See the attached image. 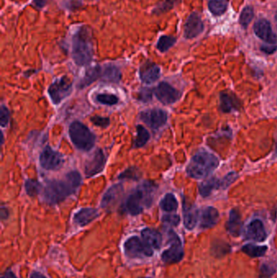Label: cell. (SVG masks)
Here are the masks:
<instances>
[{
  "label": "cell",
  "mask_w": 277,
  "mask_h": 278,
  "mask_svg": "<svg viewBox=\"0 0 277 278\" xmlns=\"http://www.w3.org/2000/svg\"><path fill=\"white\" fill-rule=\"evenodd\" d=\"M81 183V177L76 171L70 172L64 181H51L43 192L44 199L49 204H55L76 191Z\"/></svg>",
  "instance_id": "1"
},
{
  "label": "cell",
  "mask_w": 277,
  "mask_h": 278,
  "mask_svg": "<svg viewBox=\"0 0 277 278\" xmlns=\"http://www.w3.org/2000/svg\"><path fill=\"white\" fill-rule=\"evenodd\" d=\"M219 165L220 161L215 155L202 149L191 159L187 166V174L195 179H204L212 174Z\"/></svg>",
  "instance_id": "2"
},
{
  "label": "cell",
  "mask_w": 277,
  "mask_h": 278,
  "mask_svg": "<svg viewBox=\"0 0 277 278\" xmlns=\"http://www.w3.org/2000/svg\"><path fill=\"white\" fill-rule=\"evenodd\" d=\"M92 34L89 28H80L72 38V56L77 65H86L93 59Z\"/></svg>",
  "instance_id": "3"
},
{
  "label": "cell",
  "mask_w": 277,
  "mask_h": 278,
  "mask_svg": "<svg viewBox=\"0 0 277 278\" xmlns=\"http://www.w3.org/2000/svg\"><path fill=\"white\" fill-rule=\"evenodd\" d=\"M152 185L149 182L142 184L133 194L129 195L126 202V208L131 215H138L145 206H150L152 202Z\"/></svg>",
  "instance_id": "4"
},
{
  "label": "cell",
  "mask_w": 277,
  "mask_h": 278,
  "mask_svg": "<svg viewBox=\"0 0 277 278\" xmlns=\"http://www.w3.org/2000/svg\"><path fill=\"white\" fill-rule=\"evenodd\" d=\"M70 137L78 149L89 151L96 144V136L85 124L75 121L69 127Z\"/></svg>",
  "instance_id": "5"
},
{
  "label": "cell",
  "mask_w": 277,
  "mask_h": 278,
  "mask_svg": "<svg viewBox=\"0 0 277 278\" xmlns=\"http://www.w3.org/2000/svg\"><path fill=\"white\" fill-rule=\"evenodd\" d=\"M237 173L234 172L229 173L224 177V179L220 180L216 177H212L210 179L203 181L199 186V194L203 198H207L211 195L212 192L216 190H224L229 187L231 184H233L237 179Z\"/></svg>",
  "instance_id": "6"
},
{
  "label": "cell",
  "mask_w": 277,
  "mask_h": 278,
  "mask_svg": "<svg viewBox=\"0 0 277 278\" xmlns=\"http://www.w3.org/2000/svg\"><path fill=\"white\" fill-rule=\"evenodd\" d=\"M168 243L169 248L166 250L162 255L163 262L167 263H177L184 256V251L181 247L180 238L173 231L168 232Z\"/></svg>",
  "instance_id": "7"
},
{
  "label": "cell",
  "mask_w": 277,
  "mask_h": 278,
  "mask_svg": "<svg viewBox=\"0 0 277 278\" xmlns=\"http://www.w3.org/2000/svg\"><path fill=\"white\" fill-rule=\"evenodd\" d=\"M125 255L129 258H142L143 256H151L153 249L149 247L144 242L140 240L138 237L129 238L124 245Z\"/></svg>",
  "instance_id": "8"
},
{
  "label": "cell",
  "mask_w": 277,
  "mask_h": 278,
  "mask_svg": "<svg viewBox=\"0 0 277 278\" xmlns=\"http://www.w3.org/2000/svg\"><path fill=\"white\" fill-rule=\"evenodd\" d=\"M72 83L68 77H63L49 87L48 93L55 104H59L63 99L68 97L72 91Z\"/></svg>",
  "instance_id": "9"
},
{
  "label": "cell",
  "mask_w": 277,
  "mask_h": 278,
  "mask_svg": "<svg viewBox=\"0 0 277 278\" xmlns=\"http://www.w3.org/2000/svg\"><path fill=\"white\" fill-rule=\"evenodd\" d=\"M155 95L163 104H172L180 99L181 94L167 83H159L155 90Z\"/></svg>",
  "instance_id": "10"
},
{
  "label": "cell",
  "mask_w": 277,
  "mask_h": 278,
  "mask_svg": "<svg viewBox=\"0 0 277 278\" xmlns=\"http://www.w3.org/2000/svg\"><path fill=\"white\" fill-rule=\"evenodd\" d=\"M141 119L150 128L159 129L167 122V115L163 110L150 109L142 112Z\"/></svg>",
  "instance_id": "11"
},
{
  "label": "cell",
  "mask_w": 277,
  "mask_h": 278,
  "mask_svg": "<svg viewBox=\"0 0 277 278\" xmlns=\"http://www.w3.org/2000/svg\"><path fill=\"white\" fill-rule=\"evenodd\" d=\"M64 162L63 157L59 152L47 147L40 156V164L43 169L47 170H56L62 166Z\"/></svg>",
  "instance_id": "12"
},
{
  "label": "cell",
  "mask_w": 277,
  "mask_h": 278,
  "mask_svg": "<svg viewBox=\"0 0 277 278\" xmlns=\"http://www.w3.org/2000/svg\"><path fill=\"white\" fill-rule=\"evenodd\" d=\"M254 33L258 38L269 44H275L277 36L271 29V24L267 20L259 19L254 26Z\"/></svg>",
  "instance_id": "13"
},
{
  "label": "cell",
  "mask_w": 277,
  "mask_h": 278,
  "mask_svg": "<svg viewBox=\"0 0 277 278\" xmlns=\"http://www.w3.org/2000/svg\"><path fill=\"white\" fill-rule=\"evenodd\" d=\"M106 159L101 150H97L85 165V173L87 177H93L104 170Z\"/></svg>",
  "instance_id": "14"
},
{
  "label": "cell",
  "mask_w": 277,
  "mask_h": 278,
  "mask_svg": "<svg viewBox=\"0 0 277 278\" xmlns=\"http://www.w3.org/2000/svg\"><path fill=\"white\" fill-rule=\"evenodd\" d=\"M204 26L201 17L197 13H191L184 24V37L187 39L195 38L201 34Z\"/></svg>",
  "instance_id": "15"
},
{
  "label": "cell",
  "mask_w": 277,
  "mask_h": 278,
  "mask_svg": "<svg viewBox=\"0 0 277 278\" xmlns=\"http://www.w3.org/2000/svg\"><path fill=\"white\" fill-rule=\"evenodd\" d=\"M266 234L263 224L260 220H254L250 222L245 230V238L255 242H263L266 240Z\"/></svg>",
  "instance_id": "16"
},
{
  "label": "cell",
  "mask_w": 277,
  "mask_h": 278,
  "mask_svg": "<svg viewBox=\"0 0 277 278\" xmlns=\"http://www.w3.org/2000/svg\"><path fill=\"white\" fill-rule=\"evenodd\" d=\"M220 213L218 210L213 206H207L202 212L200 226L203 229H209L214 227L218 222Z\"/></svg>",
  "instance_id": "17"
},
{
  "label": "cell",
  "mask_w": 277,
  "mask_h": 278,
  "mask_svg": "<svg viewBox=\"0 0 277 278\" xmlns=\"http://www.w3.org/2000/svg\"><path fill=\"white\" fill-rule=\"evenodd\" d=\"M160 77V68L154 63H148L140 70V78L143 83L151 84L155 83Z\"/></svg>",
  "instance_id": "18"
},
{
  "label": "cell",
  "mask_w": 277,
  "mask_h": 278,
  "mask_svg": "<svg viewBox=\"0 0 277 278\" xmlns=\"http://www.w3.org/2000/svg\"><path fill=\"white\" fill-rule=\"evenodd\" d=\"M220 108L223 112L229 113V112L237 111L240 108L239 101L236 96L229 94V93L222 92L220 95Z\"/></svg>",
  "instance_id": "19"
},
{
  "label": "cell",
  "mask_w": 277,
  "mask_h": 278,
  "mask_svg": "<svg viewBox=\"0 0 277 278\" xmlns=\"http://www.w3.org/2000/svg\"><path fill=\"white\" fill-rule=\"evenodd\" d=\"M184 224L187 230H192L197 225L199 220V211L194 205H189L184 202Z\"/></svg>",
  "instance_id": "20"
},
{
  "label": "cell",
  "mask_w": 277,
  "mask_h": 278,
  "mask_svg": "<svg viewBox=\"0 0 277 278\" xmlns=\"http://www.w3.org/2000/svg\"><path fill=\"white\" fill-rule=\"evenodd\" d=\"M241 215L239 212L233 209L229 214V221L227 223V230L233 237H238L241 234Z\"/></svg>",
  "instance_id": "21"
},
{
  "label": "cell",
  "mask_w": 277,
  "mask_h": 278,
  "mask_svg": "<svg viewBox=\"0 0 277 278\" xmlns=\"http://www.w3.org/2000/svg\"><path fill=\"white\" fill-rule=\"evenodd\" d=\"M142 237L143 242L149 247L152 249H159L162 243V237L159 232L152 229H145L142 230Z\"/></svg>",
  "instance_id": "22"
},
{
  "label": "cell",
  "mask_w": 277,
  "mask_h": 278,
  "mask_svg": "<svg viewBox=\"0 0 277 278\" xmlns=\"http://www.w3.org/2000/svg\"><path fill=\"white\" fill-rule=\"evenodd\" d=\"M99 217L96 209L83 208L74 216V222L80 226H87Z\"/></svg>",
  "instance_id": "23"
},
{
  "label": "cell",
  "mask_w": 277,
  "mask_h": 278,
  "mask_svg": "<svg viewBox=\"0 0 277 278\" xmlns=\"http://www.w3.org/2000/svg\"><path fill=\"white\" fill-rule=\"evenodd\" d=\"M123 194V186L121 185H115L110 188L107 192L105 195L104 196L103 201H102V206L103 207L111 206L112 203H114L116 201L118 200L119 198Z\"/></svg>",
  "instance_id": "24"
},
{
  "label": "cell",
  "mask_w": 277,
  "mask_h": 278,
  "mask_svg": "<svg viewBox=\"0 0 277 278\" xmlns=\"http://www.w3.org/2000/svg\"><path fill=\"white\" fill-rule=\"evenodd\" d=\"M101 75V68L100 66L91 67L89 70H87L85 77L83 78L82 80L80 81L79 87L80 88H84V87L89 86L91 83L96 82Z\"/></svg>",
  "instance_id": "25"
},
{
  "label": "cell",
  "mask_w": 277,
  "mask_h": 278,
  "mask_svg": "<svg viewBox=\"0 0 277 278\" xmlns=\"http://www.w3.org/2000/svg\"><path fill=\"white\" fill-rule=\"evenodd\" d=\"M267 251L266 246H256V245L247 244L242 247V251L250 257H261L265 255Z\"/></svg>",
  "instance_id": "26"
},
{
  "label": "cell",
  "mask_w": 277,
  "mask_h": 278,
  "mask_svg": "<svg viewBox=\"0 0 277 278\" xmlns=\"http://www.w3.org/2000/svg\"><path fill=\"white\" fill-rule=\"evenodd\" d=\"M160 206L163 211L167 213L176 211L178 207V202L176 197L172 194H166L164 198L161 200Z\"/></svg>",
  "instance_id": "27"
},
{
  "label": "cell",
  "mask_w": 277,
  "mask_h": 278,
  "mask_svg": "<svg viewBox=\"0 0 277 278\" xmlns=\"http://www.w3.org/2000/svg\"><path fill=\"white\" fill-rule=\"evenodd\" d=\"M208 8L213 15H223L228 9V4L224 0H211Z\"/></svg>",
  "instance_id": "28"
},
{
  "label": "cell",
  "mask_w": 277,
  "mask_h": 278,
  "mask_svg": "<svg viewBox=\"0 0 277 278\" xmlns=\"http://www.w3.org/2000/svg\"><path fill=\"white\" fill-rule=\"evenodd\" d=\"M104 80L112 83H117L121 79V72L118 67L116 66H108L104 70V74H102Z\"/></svg>",
  "instance_id": "29"
},
{
  "label": "cell",
  "mask_w": 277,
  "mask_h": 278,
  "mask_svg": "<svg viewBox=\"0 0 277 278\" xmlns=\"http://www.w3.org/2000/svg\"><path fill=\"white\" fill-rule=\"evenodd\" d=\"M176 38L175 37L163 35L159 38L157 42L156 47L161 52H166L168 51L171 46L176 43Z\"/></svg>",
  "instance_id": "30"
},
{
  "label": "cell",
  "mask_w": 277,
  "mask_h": 278,
  "mask_svg": "<svg viewBox=\"0 0 277 278\" xmlns=\"http://www.w3.org/2000/svg\"><path fill=\"white\" fill-rule=\"evenodd\" d=\"M150 139V133L142 125L137 127V138H136L135 146L137 148H142L146 145V143Z\"/></svg>",
  "instance_id": "31"
},
{
  "label": "cell",
  "mask_w": 277,
  "mask_h": 278,
  "mask_svg": "<svg viewBox=\"0 0 277 278\" xmlns=\"http://www.w3.org/2000/svg\"><path fill=\"white\" fill-rule=\"evenodd\" d=\"M254 18V9L250 6L245 7L241 12L239 22L243 28H247L252 19Z\"/></svg>",
  "instance_id": "32"
},
{
  "label": "cell",
  "mask_w": 277,
  "mask_h": 278,
  "mask_svg": "<svg viewBox=\"0 0 277 278\" xmlns=\"http://www.w3.org/2000/svg\"><path fill=\"white\" fill-rule=\"evenodd\" d=\"M26 190L29 195H37L40 192V183L37 181H34V180H27V181L26 182Z\"/></svg>",
  "instance_id": "33"
},
{
  "label": "cell",
  "mask_w": 277,
  "mask_h": 278,
  "mask_svg": "<svg viewBox=\"0 0 277 278\" xmlns=\"http://www.w3.org/2000/svg\"><path fill=\"white\" fill-rule=\"evenodd\" d=\"M180 2V0H164V2L162 5L157 7L156 9L153 11V13L159 14V13L167 12V11L172 9L174 6H176Z\"/></svg>",
  "instance_id": "34"
},
{
  "label": "cell",
  "mask_w": 277,
  "mask_h": 278,
  "mask_svg": "<svg viewBox=\"0 0 277 278\" xmlns=\"http://www.w3.org/2000/svg\"><path fill=\"white\" fill-rule=\"evenodd\" d=\"M97 100L100 103L105 105H114L118 103L119 99L116 95H108V94H100L98 95Z\"/></svg>",
  "instance_id": "35"
},
{
  "label": "cell",
  "mask_w": 277,
  "mask_h": 278,
  "mask_svg": "<svg viewBox=\"0 0 277 278\" xmlns=\"http://www.w3.org/2000/svg\"><path fill=\"white\" fill-rule=\"evenodd\" d=\"M180 221V217L177 215H166L163 217V222L169 226H178Z\"/></svg>",
  "instance_id": "36"
},
{
  "label": "cell",
  "mask_w": 277,
  "mask_h": 278,
  "mask_svg": "<svg viewBox=\"0 0 277 278\" xmlns=\"http://www.w3.org/2000/svg\"><path fill=\"white\" fill-rule=\"evenodd\" d=\"M91 122H93L94 124H96L97 126L100 127H108L110 124V120L108 118H104L101 116H94L90 119Z\"/></svg>",
  "instance_id": "37"
},
{
  "label": "cell",
  "mask_w": 277,
  "mask_h": 278,
  "mask_svg": "<svg viewBox=\"0 0 277 278\" xmlns=\"http://www.w3.org/2000/svg\"><path fill=\"white\" fill-rule=\"evenodd\" d=\"M0 119H1V126L6 127L9 124V112L5 106L1 107L0 110Z\"/></svg>",
  "instance_id": "38"
},
{
  "label": "cell",
  "mask_w": 277,
  "mask_h": 278,
  "mask_svg": "<svg viewBox=\"0 0 277 278\" xmlns=\"http://www.w3.org/2000/svg\"><path fill=\"white\" fill-rule=\"evenodd\" d=\"M275 268H273L272 266L270 265V264H262L261 266V272H262V275L266 277H269L271 276V275L275 273Z\"/></svg>",
  "instance_id": "39"
},
{
  "label": "cell",
  "mask_w": 277,
  "mask_h": 278,
  "mask_svg": "<svg viewBox=\"0 0 277 278\" xmlns=\"http://www.w3.org/2000/svg\"><path fill=\"white\" fill-rule=\"evenodd\" d=\"M120 177L121 178V177H125L128 179H138V172L136 170L133 171V169H129V170L125 171V173H123L122 175H121Z\"/></svg>",
  "instance_id": "40"
},
{
  "label": "cell",
  "mask_w": 277,
  "mask_h": 278,
  "mask_svg": "<svg viewBox=\"0 0 277 278\" xmlns=\"http://www.w3.org/2000/svg\"><path fill=\"white\" fill-rule=\"evenodd\" d=\"M277 46L275 45H266V46H263L261 47L263 52L266 53V54H271V53L275 52L276 51Z\"/></svg>",
  "instance_id": "41"
},
{
  "label": "cell",
  "mask_w": 277,
  "mask_h": 278,
  "mask_svg": "<svg viewBox=\"0 0 277 278\" xmlns=\"http://www.w3.org/2000/svg\"><path fill=\"white\" fill-rule=\"evenodd\" d=\"M141 96H142V101H147L148 99H150V91L149 90H143L141 94Z\"/></svg>",
  "instance_id": "42"
},
{
  "label": "cell",
  "mask_w": 277,
  "mask_h": 278,
  "mask_svg": "<svg viewBox=\"0 0 277 278\" xmlns=\"http://www.w3.org/2000/svg\"><path fill=\"white\" fill-rule=\"evenodd\" d=\"M33 2H34V5H35V7L42 9L46 5L47 0H33Z\"/></svg>",
  "instance_id": "43"
},
{
  "label": "cell",
  "mask_w": 277,
  "mask_h": 278,
  "mask_svg": "<svg viewBox=\"0 0 277 278\" xmlns=\"http://www.w3.org/2000/svg\"><path fill=\"white\" fill-rule=\"evenodd\" d=\"M30 278H47L46 276H43V274L39 273V272H33L30 276Z\"/></svg>",
  "instance_id": "44"
},
{
  "label": "cell",
  "mask_w": 277,
  "mask_h": 278,
  "mask_svg": "<svg viewBox=\"0 0 277 278\" xmlns=\"http://www.w3.org/2000/svg\"><path fill=\"white\" fill-rule=\"evenodd\" d=\"M2 278H17V276H15V274L13 273V272H8L5 274V276H3Z\"/></svg>",
  "instance_id": "45"
},
{
  "label": "cell",
  "mask_w": 277,
  "mask_h": 278,
  "mask_svg": "<svg viewBox=\"0 0 277 278\" xmlns=\"http://www.w3.org/2000/svg\"><path fill=\"white\" fill-rule=\"evenodd\" d=\"M275 23H276V25H277V12H276V13H275Z\"/></svg>",
  "instance_id": "46"
},
{
  "label": "cell",
  "mask_w": 277,
  "mask_h": 278,
  "mask_svg": "<svg viewBox=\"0 0 277 278\" xmlns=\"http://www.w3.org/2000/svg\"><path fill=\"white\" fill-rule=\"evenodd\" d=\"M275 155L277 156V141H276V147H275Z\"/></svg>",
  "instance_id": "47"
}]
</instances>
